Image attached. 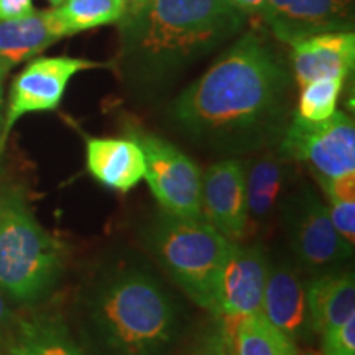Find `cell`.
Here are the masks:
<instances>
[{
    "mask_svg": "<svg viewBox=\"0 0 355 355\" xmlns=\"http://www.w3.org/2000/svg\"><path fill=\"white\" fill-rule=\"evenodd\" d=\"M286 74L268 46L247 33L175 102V119L198 133L235 132L273 114Z\"/></svg>",
    "mask_w": 355,
    "mask_h": 355,
    "instance_id": "cell-1",
    "label": "cell"
},
{
    "mask_svg": "<svg viewBox=\"0 0 355 355\" xmlns=\"http://www.w3.org/2000/svg\"><path fill=\"white\" fill-rule=\"evenodd\" d=\"M97 329L125 355H148L171 340L175 304L148 275L122 272L97 288L91 303Z\"/></svg>",
    "mask_w": 355,
    "mask_h": 355,
    "instance_id": "cell-2",
    "label": "cell"
},
{
    "mask_svg": "<svg viewBox=\"0 0 355 355\" xmlns=\"http://www.w3.org/2000/svg\"><path fill=\"white\" fill-rule=\"evenodd\" d=\"M132 7L140 50L163 61L206 50L245 20L225 0H139Z\"/></svg>",
    "mask_w": 355,
    "mask_h": 355,
    "instance_id": "cell-3",
    "label": "cell"
},
{
    "mask_svg": "<svg viewBox=\"0 0 355 355\" xmlns=\"http://www.w3.org/2000/svg\"><path fill=\"white\" fill-rule=\"evenodd\" d=\"M150 243L181 290L216 316L222 272L234 242L204 217L188 219L162 212L150 232Z\"/></svg>",
    "mask_w": 355,
    "mask_h": 355,
    "instance_id": "cell-4",
    "label": "cell"
},
{
    "mask_svg": "<svg viewBox=\"0 0 355 355\" xmlns=\"http://www.w3.org/2000/svg\"><path fill=\"white\" fill-rule=\"evenodd\" d=\"M64 255L19 194L0 198V290L19 301L42 298L60 277Z\"/></svg>",
    "mask_w": 355,
    "mask_h": 355,
    "instance_id": "cell-5",
    "label": "cell"
},
{
    "mask_svg": "<svg viewBox=\"0 0 355 355\" xmlns=\"http://www.w3.org/2000/svg\"><path fill=\"white\" fill-rule=\"evenodd\" d=\"M130 137L145 155V178L150 193L163 212L198 219L201 214L202 173L196 163L168 140L135 130Z\"/></svg>",
    "mask_w": 355,
    "mask_h": 355,
    "instance_id": "cell-6",
    "label": "cell"
},
{
    "mask_svg": "<svg viewBox=\"0 0 355 355\" xmlns=\"http://www.w3.org/2000/svg\"><path fill=\"white\" fill-rule=\"evenodd\" d=\"M282 155L303 162L316 178L355 175V125L345 112L308 122L295 115L282 144Z\"/></svg>",
    "mask_w": 355,
    "mask_h": 355,
    "instance_id": "cell-7",
    "label": "cell"
},
{
    "mask_svg": "<svg viewBox=\"0 0 355 355\" xmlns=\"http://www.w3.org/2000/svg\"><path fill=\"white\" fill-rule=\"evenodd\" d=\"M102 66L97 61L71 56H43L30 61L12 83L8 109L2 122L0 150H3L8 133L24 115L58 109L71 79L81 71Z\"/></svg>",
    "mask_w": 355,
    "mask_h": 355,
    "instance_id": "cell-8",
    "label": "cell"
},
{
    "mask_svg": "<svg viewBox=\"0 0 355 355\" xmlns=\"http://www.w3.org/2000/svg\"><path fill=\"white\" fill-rule=\"evenodd\" d=\"M286 229L293 252L308 268H329L352 257L354 245L337 232L327 206L311 189L291 201Z\"/></svg>",
    "mask_w": 355,
    "mask_h": 355,
    "instance_id": "cell-9",
    "label": "cell"
},
{
    "mask_svg": "<svg viewBox=\"0 0 355 355\" xmlns=\"http://www.w3.org/2000/svg\"><path fill=\"white\" fill-rule=\"evenodd\" d=\"M268 268V259L260 247H242L234 242L222 272L216 314L227 343L242 318L261 309Z\"/></svg>",
    "mask_w": 355,
    "mask_h": 355,
    "instance_id": "cell-10",
    "label": "cell"
},
{
    "mask_svg": "<svg viewBox=\"0 0 355 355\" xmlns=\"http://www.w3.org/2000/svg\"><path fill=\"white\" fill-rule=\"evenodd\" d=\"M260 17L275 37L293 44L319 33L349 30L352 0H265Z\"/></svg>",
    "mask_w": 355,
    "mask_h": 355,
    "instance_id": "cell-11",
    "label": "cell"
},
{
    "mask_svg": "<svg viewBox=\"0 0 355 355\" xmlns=\"http://www.w3.org/2000/svg\"><path fill=\"white\" fill-rule=\"evenodd\" d=\"M201 214L232 242L247 232L250 216L241 162L224 159L207 168L201 181Z\"/></svg>",
    "mask_w": 355,
    "mask_h": 355,
    "instance_id": "cell-12",
    "label": "cell"
},
{
    "mask_svg": "<svg viewBox=\"0 0 355 355\" xmlns=\"http://www.w3.org/2000/svg\"><path fill=\"white\" fill-rule=\"evenodd\" d=\"M291 61L301 86L319 78L347 79L355 63V35L340 30L300 40L291 44Z\"/></svg>",
    "mask_w": 355,
    "mask_h": 355,
    "instance_id": "cell-13",
    "label": "cell"
},
{
    "mask_svg": "<svg viewBox=\"0 0 355 355\" xmlns=\"http://www.w3.org/2000/svg\"><path fill=\"white\" fill-rule=\"evenodd\" d=\"M260 313L291 340L313 331L306 282L286 265L268 268Z\"/></svg>",
    "mask_w": 355,
    "mask_h": 355,
    "instance_id": "cell-14",
    "label": "cell"
},
{
    "mask_svg": "<svg viewBox=\"0 0 355 355\" xmlns=\"http://www.w3.org/2000/svg\"><path fill=\"white\" fill-rule=\"evenodd\" d=\"M86 166L97 183L128 193L145 178V155L132 139H87Z\"/></svg>",
    "mask_w": 355,
    "mask_h": 355,
    "instance_id": "cell-15",
    "label": "cell"
},
{
    "mask_svg": "<svg viewBox=\"0 0 355 355\" xmlns=\"http://www.w3.org/2000/svg\"><path fill=\"white\" fill-rule=\"evenodd\" d=\"M68 37L53 10L33 12L21 19L0 20V68L8 71Z\"/></svg>",
    "mask_w": 355,
    "mask_h": 355,
    "instance_id": "cell-16",
    "label": "cell"
},
{
    "mask_svg": "<svg viewBox=\"0 0 355 355\" xmlns=\"http://www.w3.org/2000/svg\"><path fill=\"white\" fill-rule=\"evenodd\" d=\"M0 355H84L51 318H20L0 332Z\"/></svg>",
    "mask_w": 355,
    "mask_h": 355,
    "instance_id": "cell-17",
    "label": "cell"
},
{
    "mask_svg": "<svg viewBox=\"0 0 355 355\" xmlns=\"http://www.w3.org/2000/svg\"><path fill=\"white\" fill-rule=\"evenodd\" d=\"M311 329L318 334L340 326L355 316V279L352 272H326L306 282Z\"/></svg>",
    "mask_w": 355,
    "mask_h": 355,
    "instance_id": "cell-18",
    "label": "cell"
},
{
    "mask_svg": "<svg viewBox=\"0 0 355 355\" xmlns=\"http://www.w3.org/2000/svg\"><path fill=\"white\" fill-rule=\"evenodd\" d=\"M288 168L282 158L263 157L245 168L248 216L265 220L273 214L283 196Z\"/></svg>",
    "mask_w": 355,
    "mask_h": 355,
    "instance_id": "cell-19",
    "label": "cell"
},
{
    "mask_svg": "<svg viewBox=\"0 0 355 355\" xmlns=\"http://www.w3.org/2000/svg\"><path fill=\"white\" fill-rule=\"evenodd\" d=\"M230 345L234 355H298L295 340L275 327L260 311L237 322Z\"/></svg>",
    "mask_w": 355,
    "mask_h": 355,
    "instance_id": "cell-20",
    "label": "cell"
},
{
    "mask_svg": "<svg viewBox=\"0 0 355 355\" xmlns=\"http://www.w3.org/2000/svg\"><path fill=\"white\" fill-rule=\"evenodd\" d=\"M55 12L66 35L71 37L123 19L127 3L123 0H64Z\"/></svg>",
    "mask_w": 355,
    "mask_h": 355,
    "instance_id": "cell-21",
    "label": "cell"
},
{
    "mask_svg": "<svg viewBox=\"0 0 355 355\" xmlns=\"http://www.w3.org/2000/svg\"><path fill=\"white\" fill-rule=\"evenodd\" d=\"M327 196V211L337 232L345 242H355V175L318 178Z\"/></svg>",
    "mask_w": 355,
    "mask_h": 355,
    "instance_id": "cell-22",
    "label": "cell"
},
{
    "mask_svg": "<svg viewBox=\"0 0 355 355\" xmlns=\"http://www.w3.org/2000/svg\"><path fill=\"white\" fill-rule=\"evenodd\" d=\"M344 81L343 78H319L303 84L296 115L308 122H321L329 119L337 110V101Z\"/></svg>",
    "mask_w": 355,
    "mask_h": 355,
    "instance_id": "cell-23",
    "label": "cell"
},
{
    "mask_svg": "<svg viewBox=\"0 0 355 355\" xmlns=\"http://www.w3.org/2000/svg\"><path fill=\"white\" fill-rule=\"evenodd\" d=\"M321 336L322 355H355V316Z\"/></svg>",
    "mask_w": 355,
    "mask_h": 355,
    "instance_id": "cell-24",
    "label": "cell"
},
{
    "mask_svg": "<svg viewBox=\"0 0 355 355\" xmlns=\"http://www.w3.org/2000/svg\"><path fill=\"white\" fill-rule=\"evenodd\" d=\"M191 355H230V347L224 332L217 331L214 334L207 336Z\"/></svg>",
    "mask_w": 355,
    "mask_h": 355,
    "instance_id": "cell-25",
    "label": "cell"
},
{
    "mask_svg": "<svg viewBox=\"0 0 355 355\" xmlns=\"http://www.w3.org/2000/svg\"><path fill=\"white\" fill-rule=\"evenodd\" d=\"M33 13L32 0H0V20H13Z\"/></svg>",
    "mask_w": 355,
    "mask_h": 355,
    "instance_id": "cell-26",
    "label": "cell"
},
{
    "mask_svg": "<svg viewBox=\"0 0 355 355\" xmlns=\"http://www.w3.org/2000/svg\"><path fill=\"white\" fill-rule=\"evenodd\" d=\"M242 13H259L265 6V0H225Z\"/></svg>",
    "mask_w": 355,
    "mask_h": 355,
    "instance_id": "cell-27",
    "label": "cell"
},
{
    "mask_svg": "<svg viewBox=\"0 0 355 355\" xmlns=\"http://www.w3.org/2000/svg\"><path fill=\"white\" fill-rule=\"evenodd\" d=\"M12 311L8 309V306L6 303V300L2 298V295H0V332H2L8 324L12 322Z\"/></svg>",
    "mask_w": 355,
    "mask_h": 355,
    "instance_id": "cell-28",
    "label": "cell"
},
{
    "mask_svg": "<svg viewBox=\"0 0 355 355\" xmlns=\"http://www.w3.org/2000/svg\"><path fill=\"white\" fill-rule=\"evenodd\" d=\"M7 71L3 68H0V135H2V83H3V76H6ZM2 152V150H0Z\"/></svg>",
    "mask_w": 355,
    "mask_h": 355,
    "instance_id": "cell-29",
    "label": "cell"
},
{
    "mask_svg": "<svg viewBox=\"0 0 355 355\" xmlns=\"http://www.w3.org/2000/svg\"><path fill=\"white\" fill-rule=\"evenodd\" d=\"M48 2L51 3V6H55V7H58V6H61V3L64 2V0H48Z\"/></svg>",
    "mask_w": 355,
    "mask_h": 355,
    "instance_id": "cell-30",
    "label": "cell"
},
{
    "mask_svg": "<svg viewBox=\"0 0 355 355\" xmlns=\"http://www.w3.org/2000/svg\"><path fill=\"white\" fill-rule=\"evenodd\" d=\"M123 2H125L128 6V3H135V2H139V0H123Z\"/></svg>",
    "mask_w": 355,
    "mask_h": 355,
    "instance_id": "cell-31",
    "label": "cell"
},
{
    "mask_svg": "<svg viewBox=\"0 0 355 355\" xmlns=\"http://www.w3.org/2000/svg\"><path fill=\"white\" fill-rule=\"evenodd\" d=\"M306 355H313V354H306Z\"/></svg>",
    "mask_w": 355,
    "mask_h": 355,
    "instance_id": "cell-32",
    "label": "cell"
}]
</instances>
